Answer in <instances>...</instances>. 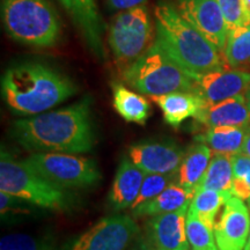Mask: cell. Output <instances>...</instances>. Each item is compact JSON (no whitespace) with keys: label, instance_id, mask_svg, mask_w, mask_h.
I'll return each mask as SVG.
<instances>
[{"label":"cell","instance_id":"6da1fadb","mask_svg":"<svg viewBox=\"0 0 250 250\" xmlns=\"http://www.w3.org/2000/svg\"><path fill=\"white\" fill-rule=\"evenodd\" d=\"M12 137L35 153L79 154L92 151L94 134L90 100L85 98L70 107L14 122Z\"/></svg>","mask_w":250,"mask_h":250},{"label":"cell","instance_id":"7a4b0ae2","mask_svg":"<svg viewBox=\"0 0 250 250\" xmlns=\"http://www.w3.org/2000/svg\"><path fill=\"white\" fill-rule=\"evenodd\" d=\"M4 100L13 112L22 116L40 115L77 93L66 76L49 65L23 62L5 72L1 79Z\"/></svg>","mask_w":250,"mask_h":250},{"label":"cell","instance_id":"3957f363","mask_svg":"<svg viewBox=\"0 0 250 250\" xmlns=\"http://www.w3.org/2000/svg\"><path fill=\"white\" fill-rule=\"evenodd\" d=\"M155 41L193 77L228 68L224 55L188 22L175 5L159 1L154 8Z\"/></svg>","mask_w":250,"mask_h":250},{"label":"cell","instance_id":"277c9868","mask_svg":"<svg viewBox=\"0 0 250 250\" xmlns=\"http://www.w3.org/2000/svg\"><path fill=\"white\" fill-rule=\"evenodd\" d=\"M125 83L148 96L195 93V79L154 40L147 51L123 72Z\"/></svg>","mask_w":250,"mask_h":250},{"label":"cell","instance_id":"5b68a950","mask_svg":"<svg viewBox=\"0 0 250 250\" xmlns=\"http://www.w3.org/2000/svg\"><path fill=\"white\" fill-rule=\"evenodd\" d=\"M6 33L22 44L51 48L58 42L62 23L49 0H2Z\"/></svg>","mask_w":250,"mask_h":250},{"label":"cell","instance_id":"8992f818","mask_svg":"<svg viewBox=\"0 0 250 250\" xmlns=\"http://www.w3.org/2000/svg\"><path fill=\"white\" fill-rule=\"evenodd\" d=\"M0 191L48 210L66 211L74 204L66 189L50 182L23 161L15 160L4 148L0 155Z\"/></svg>","mask_w":250,"mask_h":250},{"label":"cell","instance_id":"52a82bcc","mask_svg":"<svg viewBox=\"0 0 250 250\" xmlns=\"http://www.w3.org/2000/svg\"><path fill=\"white\" fill-rule=\"evenodd\" d=\"M109 45L123 72L151 48L152 23L146 6L122 11L109 28Z\"/></svg>","mask_w":250,"mask_h":250},{"label":"cell","instance_id":"ba28073f","mask_svg":"<svg viewBox=\"0 0 250 250\" xmlns=\"http://www.w3.org/2000/svg\"><path fill=\"white\" fill-rule=\"evenodd\" d=\"M23 162L64 189L90 187L101 179L96 162L83 156L66 153H34Z\"/></svg>","mask_w":250,"mask_h":250},{"label":"cell","instance_id":"9c48e42d","mask_svg":"<svg viewBox=\"0 0 250 250\" xmlns=\"http://www.w3.org/2000/svg\"><path fill=\"white\" fill-rule=\"evenodd\" d=\"M139 233L130 215L112 214L80 235L65 250H126Z\"/></svg>","mask_w":250,"mask_h":250},{"label":"cell","instance_id":"30bf717a","mask_svg":"<svg viewBox=\"0 0 250 250\" xmlns=\"http://www.w3.org/2000/svg\"><path fill=\"white\" fill-rule=\"evenodd\" d=\"M186 152L174 140H146L131 146L129 158L144 173L175 176Z\"/></svg>","mask_w":250,"mask_h":250},{"label":"cell","instance_id":"8fae6325","mask_svg":"<svg viewBox=\"0 0 250 250\" xmlns=\"http://www.w3.org/2000/svg\"><path fill=\"white\" fill-rule=\"evenodd\" d=\"M179 13L224 54L228 28L218 0H176Z\"/></svg>","mask_w":250,"mask_h":250},{"label":"cell","instance_id":"7c38bea8","mask_svg":"<svg viewBox=\"0 0 250 250\" xmlns=\"http://www.w3.org/2000/svg\"><path fill=\"white\" fill-rule=\"evenodd\" d=\"M195 94L208 104L246 95L250 88V73L242 70H225L208 72L193 77Z\"/></svg>","mask_w":250,"mask_h":250},{"label":"cell","instance_id":"4fadbf2b","mask_svg":"<svg viewBox=\"0 0 250 250\" xmlns=\"http://www.w3.org/2000/svg\"><path fill=\"white\" fill-rule=\"evenodd\" d=\"M213 230L219 250H245L250 232V211L245 202L230 197Z\"/></svg>","mask_w":250,"mask_h":250},{"label":"cell","instance_id":"5bb4252c","mask_svg":"<svg viewBox=\"0 0 250 250\" xmlns=\"http://www.w3.org/2000/svg\"><path fill=\"white\" fill-rule=\"evenodd\" d=\"M189 206L170 213L152 217L147 223V239L158 250H190L187 236Z\"/></svg>","mask_w":250,"mask_h":250},{"label":"cell","instance_id":"9a60e30c","mask_svg":"<svg viewBox=\"0 0 250 250\" xmlns=\"http://www.w3.org/2000/svg\"><path fill=\"white\" fill-rule=\"evenodd\" d=\"M74 24L83 34L87 45L98 56L104 57L102 43L103 23L95 0H59Z\"/></svg>","mask_w":250,"mask_h":250},{"label":"cell","instance_id":"2e32d148","mask_svg":"<svg viewBox=\"0 0 250 250\" xmlns=\"http://www.w3.org/2000/svg\"><path fill=\"white\" fill-rule=\"evenodd\" d=\"M195 120L206 129L220 126L247 127L250 125V109L245 95H241L212 104L205 103Z\"/></svg>","mask_w":250,"mask_h":250},{"label":"cell","instance_id":"e0dca14e","mask_svg":"<svg viewBox=\"0 0 250 250\" xmlns=\"http://www.w3.org/2000/svg\"><path fill=\"white\" fill-rule=\"evenodd\" d=\"M145 176L146 173L137 167L130 158L122 159L109 192V202L115 211L132 208Z\"/></svg>","mask_w":250,"mask_h":250},{"label":"cell","instance_id":"ac0fdd59","mask_svg":"<svg viewBox=\"0 0 250 250\" xmlns=\"http://www.w3.org/2000/svg\"><path fill=\"white\" fill-rule=\"evenodd\" d=\"M161 109L165 121L174 127H179L184 121L196 117L205 102L195 93L179 92L161 96H151Z\"/></svg>","mask_w":250,"mask_h":250},{"label":"cell","instance_id":"d6986e66","mask_svg":"<svg viewBox=\"0 0 250 250\" xmlns=\"http://www.w3.org/2000/svg\"><path fill=\"white\" fill-rule=\"evenodd\" d=\"M212 155L213 153L211 149L203 143L197 142L188 149L177 173L179 186L191 195H195L208 170Z\"/></svg>","mask_w":250,"mask_h":250},{"label":"cell","instance_id":"ffe728a7","mask_svg":"<svg viewBox=\"0 0 250 250\" xmlns=\"http://www.w3.org/2000/svg\"><path fill=\"white\" fill-rule=\"evenodd\" d=\"M247 127H208L204 133L197 136L196 140L198 143L205 144L213 154L232 156L242 152Z\"/></svg>","mask_w":250,"mask_h":250},{"label":"cell","instance_id":"44dd1931","mask_svg":"<svg viewBox=\"0 0 250 250\" xmlns=\"http://www.w3.org/2000/svg\"><path fill=\"white\" fill-rule=\"evenodd\" d=\"M112 104L125 121L140 125L146 123L151 110L147 100L121 83L112 85Z\"/></svg>","mask_w":250,"mask_h":250},{"label":"cell","instance_id":"7402d4cb","mask_svg":"<svg viewBox=\"0 0 250 250\" xmlns=\"http://www.w3.org/2000/svg\"><path fill=\"white\" fill-rule=\"evenodd\" d=\"M192 197L193 195L186 191L183 188L170 184L152 201L134 208L132 211L133 214L137 217H144V215L154 217V215L159 214L170 213V212L179 211L181 208L190 206Z\"/></svg>","mask_w":250,"mask_h":250},{"label":"cell","instance_id":"603a6c76","mask_svg":"<svg viewBox=\"0 0 250 250\" xmlns=\"http://www.w3.org/2000/svg\"><path fill=\"white\" fill-rule=\"evenodd\" d=\"M233 165L232 156L224 154H213L208 170L199 183L197 190L211 189L215 191L227 192L232 195ZM196 190V191H197Z\"/></svg>","mask_w":250,"mask_h":250},{"label":"cell","instance_id":"cb8c5ba5","mask_svg":"<svg viewBox=\"0 0 250 250\" xmlns=\"http://www.w3.org/2000/svg\"><path fill=\"white\" fill-rule=\"evenodd\" d=\"M230 197H232L230 193L215 191L211 189L197 190L190 203L189 210L206 226L214 229L218 212Z\"/></svg>","mask_w":250,"mask_h":250},{"label":"cell","instance_id":"d4e9b609","mask_svg":"<svg viewBox=\"0 0 250 250\" xmlns=\"http://www.w3.org/2000/svg\"><path fill=\"white\" fill-rule=\"evenodd\" d=\"M223 55L228 68L250 65V24L228 31Z\"/></svg>","mask_w":250,"mask_h":250},{"label":"cell","instance_id":"484cf974","mask_svg":"<svg viewBox=\"0 0 250 250\" xmlns=\"http://www.w3.org/2000/svg\"><path fill=\"white\" fill-rule=\"evenodd\" d=\"M187 236L191 250H219L214 230L190 210L187 214Z\"/></svg>","mask_w":250,"mask_h":250},{"label":"cell","instance_id":"4316f807","mask_svg":"<svg viewBox=\"0 0 250 250\" xmlns=\"http://www.w3.org/2000/svg\"><path fill=\"white\" fill-rule=\"evenodd\" d=\"M232 196L248 201L250 197V158L242 152L232 155Z\"/></svg>","mask_w":250,"mask_h":250},{"label":"cell","instance_id":"83f0119b","mask_svg":"<svg viewBox=\"0 0 250 250\" xmlns=\"http://www.w3.org/2000/svg\"><path fill=\"white\" fill-rule=\"evenodd\" d=\"M0 250H55V243L50 237L9 234L1 237Z\"/></svg>","mask_w":250,"mask_h":250},{"label":"cell","instance_id":"f1b7e54d","mask_svg":"<svg viewBox=\"0 0 250 250\" xmlns=\"http://www.w3.org/2000/svg\"><path fill=\"white\" fill-rule=\"evenodd\" d=\"M173 177L174 176H170V175L146 174L145 179L143 181L142 188H140L139 195L131 208L134 210V208L146 204L147 202L152 201L153 198H155L158 195H160L166 188L170 186Z\"/></svg>","mask_w":250,"mask_h":250},{"label":"cell","instance_id":"f546056e","mask_svg":"<svg viewBox=\"0 0 250 250\" xmlns=\"http://www.w3.org/2000/svg\"><path fill=\"white\" fill-rule=\"evenodd\" d=\"M228 31L246 26L245 11L242 0H218Z\"/></svg>","mask_w":250,"mask_h":250},{"label":"cell","instance_id":"4dcf8cb0","mask_svg":"<svg viewBox=\"0 0 250 250\" xmlns=\"http://www.w3.org/2000/svg\"><path fill=\"white\" fill-rule=\"evenodd\" d=\"M23 202L26 201L0 191V212H1V217L8 219L9 215L18 217V215L30 214L31 211L23 205Z\"/></svg>","mask_w":250,"mask_h":250},{"label":"cell","instance_id":"1f68e13d","mask_svg":"<svg viewBox=\"0 0 250 250\" xmlns=\"http://www.w3.org/2000/svg\"><path fill=\"white\" fill-rule=\"evenodd\" d=\"M146 0H108V6L115 11H127L145 4Z\"/></svg>","mask_w":250,"mask_h":250},{"label":"cell","instance_id":"d6a6232c","mask_svg":"<svg viewBox=\"0 0 250 250\" xmlns=\"http://www.w3.org/2000/svg\"><path fill=\"white\" fill-rule=\"evenodd\" d=\"M133 250H158L151 242L148 241V239L140 240V242L136 246V248Z\"/></svg>","mask_w":250,"mask_h":250},{"label":"cell","instance_id":"836d02e7","mask_svg":"<svg viewBox=\"0 0 250 250\" xmlns=\"http://www.w3.org/2000/svg\"><path fill=\"white\" fill-rule=\"evenodd\" d=\"M242 153H245L246 155H248L250 158V125L247 127L245 143H243V146H242Z\"/></svg>","mask_w":250,"mask_h":250},{"label":"cell","instance_id":"e575fe53","mask_svg":"<svg viewBox=\"0 0 250 250\" xmlns=\"http://www.w3.org/2000/svg\"><path fill=\"white\" fill-rule=\"evenodd\" d=\"M243 1V11H245L246 24H250V0H242Z\"/></svg>","mask_w":250,"mask_h":250},{"label":"cell","instance_id":"d590c367","mask_svg":"<svg viewBox=\"0 0 250 250\" xmlns=\"http://www.w3.org/2000/svg\"><path fill=\"white\" fill-rule=\"evenodd\" d=\"M245 98H246L247 104H248V107H249V109H250V88L248 89V92H247V93H246Z\"/></svg>","mask_w":250,"mask_h":250},{"label":"cell","instance_id":"8d00e7d4","mask_svg":"<svg viewBox=\"0 0 250 250\" xmlns=\"http://www.w3.org/2000/svg\"><path fill=\"white\" fill-rule=\"evenodd\" d=\"M245 250H250V232H249V236H248V240H247V243H246Z\"/></svg>","mask_w":250,"mask_h":250},{"label":"cell","instance_id":"74e56055","mask_svg":"<svg viewBox=\"0 0 250 250\" xmlns=\"http://www.w3.org/2000/svg\"><path fill=\"white\" fill-rule=\"evenodd\" d=\"M248 206H249V211H250V197H249V199H248Z\"/></svg>","mask_w":250,"mask_h":250}]
</instances>
